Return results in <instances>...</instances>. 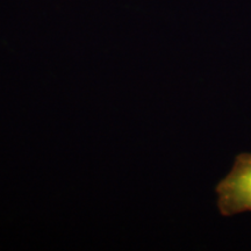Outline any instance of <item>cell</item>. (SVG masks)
<instances>
[{
	"label": "cell",
	"instance_id": "1",
	"mask_svg": "<svg viewBox=\"0 0 251 251\" xmlns=\"http://www.w3.org/2000/svg\"><path fill=\"white\" fill-rule=\"evenodd\" d=\"M220 214L251 212V153L236 156L231 171L216 186Z\"/></svg>",
	"mask_w": 251,
	"mask_h": 251
}]
</instances>
